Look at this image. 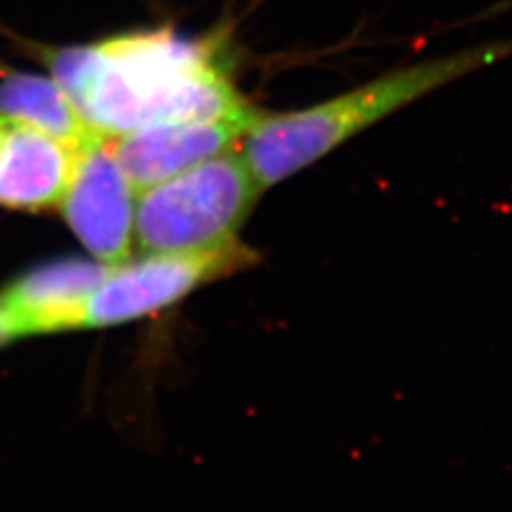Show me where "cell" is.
Returning <instances> with one entry per match:
<instances>
[{
	"instance_id": "cell-9",
	"label": "cell",
	"mask_w": 512,
	"mask_h": 512,
	"mask_svg": "<svg viewBox=\"0 0 512 512\" xmlns=\"http://www.w3.org/2000/svg\"><path fill=\"white\" fill-rule=\"evenodd\" d=\"M0 120L38 129L73 150L103 139L88 128L54 78L38 74L8 73L0 80Z\"/></svg>"
},
{
	"instance_id": "cell-4",
	"label": "cell",
	"mask_w": 512,
	"mask_h": 512,
	"mask_svg": "<svg viewBox=\"0 0 512 512\" xmlns=\"http://www.w3.org/2000/svg\"><path fill=\"white\" fill-rule=\"evenodd\" d=\"M256 253L241 241L194 253H143L109 268L95 289L86 327H118L164 311L203 285L253 266Z\"/></svg>"
},
{
	"instance_id": "cell-2",
	"label": "cell",
	"mask_w": 512,
	"mask_h": 512,
	"mask_svg": "<svg viewBox=\"0 0 512 512\" xmlns=\"http://www.w3.org/2000/svg\"><path fill=\"white\" fill-rule=\"evenodd\" d=\"M509 55L512 38L488 42L385 73L351 92L306 109L258 114L239 139V152L258 186L268 190L427 93Z\"/></svg>"
},
{
	"instance_id": "cell-7",
	"label": "cell",
	"mask_w": 512,
	"mask_h": 512,
	"mask_svg": "<svg viewBox=\"0 0 512 512\" xmlns=\"http://www.w3.org/2000/svg\"><path fill=\"white\" fill-rule=\"evenodd\" d=\"M109 266L95 258H61L18 277L0 293L16 338L86 327L88 306Z\"/></svg>"
},
{
	"instance_id": "cell-1",
	"label": "cell",
	"mask_w": 512,
	"mask_h": 512,
	"mask_svg": "<svg viewBox=\"0 0 512 512\" xmlns=\"http://www.w3.org/2000/svg\"><path fill=\"white\" fill-rule=\"evenodd\" d=\"M55 82L103 139L186 120H238L258 114L217 63L209 42L173 31L109 38L46 54Z\"/></svg>"
},
{
	"instance_id": "cell-3",
	"label": "cell",
	"mask_w": 512,
	"mask_h": 512,
	"mask_svg": "<svg viewBox=\"0 0 512 512\" xmlns=\"http://www.w3.org/2000/svg\"><path fill=\"white\" fill-rule=\"evenodd\" d=\"M264 190L239 147L137 194L135 247L141 253H194L238 241Z\"/></svg>"
},
{
	"instance_id": "cell-6",
	"label": "cell",
	"mask_w": 512,
	"mask_h": 512,
	"mask_svg": "<svg viewBox=\"0 0 512 512\" xmlns=\"http://www.w3.org/2000/svg\"><path fill=\"white\" fill-rule=\"evenodd\" d=\"M251 128L238 120H186L105 139L135 194L236 147Z\"/></svg>"
},
{
	"instance_id": "cell-10",
	"label": "cell",
	"mask_w": 512,
	"mask_h": 512,
	"mask_svg": "<svg viewBox=\"0 0 512 512\" xmlns=\"http://www.w3.org/2000/svg\"><path fill=\"white\" fill-rule=\"evenodd\" d=\"M12 340H16V334H14V330L10 327L4 311L0 308V346L6 344V342H12Z\"/></svg>"
},
{
	"instance_id": "cell-8",
	"label": "cell",
	"mask_w": 512,
	"mask_h": 512,
	"mask_svg": "<svg viewBox=\"0 0 512 512\" xmlns=\"http://www.w3.org/2000/svg\"><path fill=\"white\" fill-rule=\"evenodd\" d=\"M78 150L38 129L2 120L0 205L42 211L59 205L73 177Z\"/></svg>"
},
{
	"instance_id": "cell-5",
	"label": "cell",
	"mask_w": 512,
	"mask_h": 512,
	"mask_svg": "<svg viewBox=\"0 0 512 512\" xmlns=\"http://www.w3.org/2000/svg\"><path fill=\"white\" fill-rule=\"evenodd\" d=\"M135 205L137 194L105 139L78 150L59 207L71 232L97 262L112 268L131 258Z\"/></svg>"
},
{
	"instance_id": "cell-11",
	"label": "cell",
	"mask_w": 512,
	"mask_h": 512,
	"mask_svg": "<svg viewBox=\"0 0 512 512\" xmlns=\"http://www.w3.org/2000/svg\"><path fill=\"white\" fill-rule=\"evenodd\" d=\"M0 137H2V120H0Z\"/></svg>"
}]
</instances>
